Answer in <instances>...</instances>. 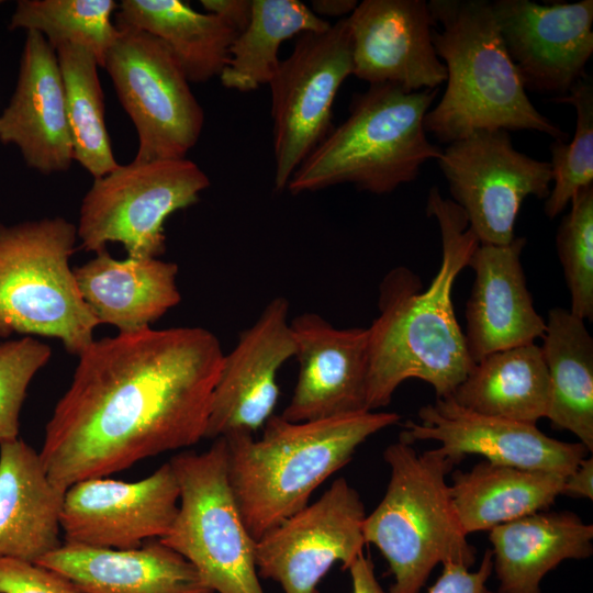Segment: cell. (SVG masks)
<instances>
[{"label":"cell","instance_id":"4dcf8cb0","mask_svg":"<svg viewBox=\"0 0 593 593\" xmlns=\"http://www.w3.org/2000/svg\"><path fill=\"white\" fill-rule=\"evenodd\" d=\"M65 91L74 160L94 179L119 167L104 120L99 61L88 48L70 43L55 48Z\"/></svg>","mask_w":593,"mask_h":593},{"label":"cell","instance_id":"8d00e7d4","mask_svg":"<svg viewBox=\"0 0 593 593\" xmlns=\"http://www.w3.org/2000/svg\"><path fill=\"white\" fill-rule=\"evenodd\" d=\"M493 570L492 551L484 552L475 571L455 562L443 564L441 574L427 593H495L488 589L486 582Z\"/></svg>","mask_w":593,"mask_h":593},{"label":"cell","instance_id":"2e32d148","mask_svg":"<svg viewBox=\"0 0 593 593\" xmlns=\"http://www.w3.org/2000/svg\"><path fill=\"white\" fill-rule=\"evenodd\" d=\"M418 421H407L400 440H434L458 462L467 455L528 470L569 475L589 450L581 443L557 440L536 424L473 412L450 396L419 409Z\"/></svg>","mask_w":593,"mask_h":593},{"label":"cell","instance_id":"ac0fdd59","mask_svg":"<svg viewBox=\"0 0 593 593\" xmlns=\"http://www.w3.org/2000/svg\"><path fill=\"white\" fill-rule=\"evenodd\" d=\"M353 76L406 91L438 89L447 74L433 43L435 20L424 0H363L347 18Z\"/></svg>","mask_w":593,"mask_h":593},{"label":"cell","instance_id":"83f0119b","mask_svg":"<svg viewBox=\"0 0 593 593\" xmlns=\"http://www.w3.org/2000/svg\"><path fill=\"white\" fill-rule=\"evenodd\" d=\"M549 395L540 346L529 343L474 362L450 398L480 414L536 424L547 415Z\"/></svg>","mask_w":593,"mask_h":593},{"label":"cell","instance_id":"30bf717a","mask_svg":"<svg viewBox=\"0 0 593 593\" xmlns=\"http://www.w3.org/2000/svg\"><path fill=\"white\" fill-rule=\"evenodd\" d=\"M116 29L102 67L137 132L134 161L186 158L204 123L189 80L160 40L137 29Z\"/></svg>","mask_w":593,"mask_h":593},{"label":"cell","instance_id":"cb8c5ba5","mask_svg":"<svg viewBox=\"0 0 593 593\" xmlns=\"http://www.w3.org/2000/svg\"><path fill=\"white\" fill-rule=\"evenodd\" d=\"M74 273L98 323L119 333L150 327L181 300L178 266L158 258L116 259L104 248L74 268Z\"/></svg>","mask_w":593,"mask_h":593},{"label":"cell","instance_id":"d590c367","mask_svg":"<svg viewBox=\"0 0 593 593\" xmlns=\"http://www.w3.org/2000/svg\"><path fill=\"white\" fill-rule=\"evenodd\" d=\"M0 593H81L65 575L14 558H0Z\"/></svg>","mask_w":593,"mask_h":593},{"label":"cell","instance_id":"d6a6232c","mask_svg":"<svg viewBox=\"0 0 593 593\" xmlns=\"http://www.w3.org/2000/svg\"><path fill=\"white\" fill-rule=\"evenodd\" d=\"M575 109V131L569 143L553 141L550 145L551 177L553 183L545 201L549 219L559 215L575 193L593 184V82L586 75L561 97L550 99Z\"/></svg>","mask_w":593,"mask_h":593},{"label":"cell","instance_id":"44dd1931","mask_svg":"<svg viewBox=\"0 0 593 593\" xmlns=\"http://www.w3.org/2000/svg\"><path fill=\"white\" fill-rule=\"evenodd\" d=\"M526 245L515 237L506 245L479 244L468 267L474 271L467 302L465 333L473 362L507 348L535 343L546 322L534 307L521 262Z\"/></svg>","mask_w":593,"mask_h":593},{"label":"cell","instance_id":"603a6c76","mask_svg":"<svg viewBox=\"0 0 593 593\" xmlns=\"http://www.w3.org/2000/svg\"><path fill=\"white\" fill-rule=\"evenodd\" d=\"M66 489L23 439L0 443V558L37 563L61 546Z\"/></svg>","mask_w":593,"mask_h":593},{"label":"cell","instance_id":"4fadbf2b","mask_svg":"<svg viewBox=\"0 0 593 593\" xmlns=\"http://www.w3.org/2000/svg\"><path fill=\"white\" fill-rule=\"evenodd\" d=\"M366 511L358 491L336 479L312 504L256 540L259 578L283 593H320L318 583L337 563L348 570L363 555Z\"/></svg>","mask_w":593,"mask_h":593},{"label":"cell","instance_id":"836d02e7","mask_svg":"<svg viewBox=\"0 0 593 593\" xmlns=\"http://www.w3.org/2000/svg\"><path fill=\"white\" fill-rule=\"evenodd\" d=\"M562 219L556 244L570 293V312L593 320V184L579 190Z\"/></svg>","mask_w":593,"mask_h":593},{"label":"cell","instance_id":"484cf974","mask_svg":"<svg viewBox=\"0 0 593 593\" xmlns=\"http://www.w3.org/2000/svg\"><path fill=\"white\" fill-rule=\"evenodd\" d=\"M115 26L137 29L160 40L191 83L220 77L238 31L223 18L201 13L179 0H122Z\"/></svg>","mask_w":593,"mask_h":593},{"label":"cell","instance_id":"b9f144b4","mask_svg":"<svg viewBox=\"0 0 593 593\" xmlns=\"http://www.w3.org/2000/svg\"><path fill=\"white\" fill-rule=\"evenodd\" d=\"M2 3V1H0V4Z\"/></svg>","mask_w":593,"mask_h":593},{"label":"cell","instance_id":"e575fe53","mask_svg":"<svg viewBox=\"0 0 593 593\" xmlns=\"http://www.w3.org/2000/svg\"><path fill=\"white\" fill-rule=\"evenodd\" d=\"M51 356V347L33 336L0 344V443L19 438L27 388Z\"/></svg>","mask_w":593,"mask_h":593},{"label":"cell","instance_id":"ba28073f","mask_svg":"<svg viewBox=\"0 0 593 593\" xmlns=\"http://www.w3.org/2000/svg\"><path fill=\"white\" fill-rule=\"evenodd\" d=\"M169 463L179 505L159 540L198 570L214 593H265L256 567V540L246 528L228 478L224 437L202 452L186 450Z\"/></svg>","mask_w":593,"mask_h":593},{"label":"cell","instance_id":"3957f363","mask_svg":"<svg viewBox=\"0 0 593 593\" xmlns=\"http://www.w3.org/2000/svg\"><path fill=\"white\" fill-rule=\"evenodd\" d=\"M399 419L376 411L309 422L272 415L258 439L245 432L224 436L230 484L251 537L258 540L305 507L365 440Z\"/></svg>","mask_w":593,"mask_h":593},{"label":"cell","instance_id":"e0dca14e","mask_svg":"<svg viewBox=\"0 0 593 593\" xmlns=\"http://www.w3.org/2000/svg\"><path fill=\"white\" fill-rule=\"evenodd\" d=\"M289 307L284 296L273 298L240 333L235 347L223 355L205 438L254 434L273 415L279 398L277 374L295 353Z\"/></svg>","mask_w":593,"mask_h":593},{"label":"cell","instance_id":"60d3db41","mask_svg":"<svg viewBox=\"0 0 593 593\" xmlns=\"http://www.w3.org/2000/svg\"><path fill=\"white\" fill-rule=\"evenodd\" d=\"M356 0H313L311 10L315 15L332 18H348L356 9Z\"/></svg>","mask_w":593,"mask_h":593},{"label":"cell","instance_id":"f546056e","mask_svg":"<svg viewBox=\"0 0 593 593\" xmlns=\"http://www.w3.org/2000/svg\"><path fill=\"white\" fill-rule=\"evenodd\" d=\"M251 15L236 36L230 60L220 76L231 90L250 92L268 85L283 42L305 32H323L331 23L299 0H251Z\"/></svg>","mask_w":593,"mask_h":593},{"label":"cell","instance_id":"5bb4252c","mask_svg":"<svg viewBox=\"0 0 593 593\" xmlns=\"http://www.w3.org/2000/svg\"><path fill=\"white\" fill-rule=\"evenodd\" d=\"M178 505L179 486L169 461L137 481L86 479L66 490L61 533L65 542L109 549L138 548L166 536Z\"/></svg>","mask_w":593,"mask_h":593},{"label":"cell","instance_id":"d4e9b609","mask_svg":"<svg viewBox=\"0 0 593 593\" xmlns=\"http://www.w3.org/2000/svg\"><path fill=\"white\" fill-rule=\"evenodd\" d=\"M489 532L499 593H541L549 571L593 551V526L572 512H538Z\"/></svg>","mask_w":593,"mask_h":593},{"label":"cell","instance_id":"8992f818","mask_svg":"<svg viewBox=\"0 0 593 593\" xmlns=\"http://www.w3.org/2000/svg\"><path fill=\"white\" fill-rule=\"evenodd\" d=\"M390 479L377 507L366 515L365 542L376 546L394 578L388 593H418L438 563L470 568L472 547L456 513L446 477L458 463L439 448L418 454L411 444L389 445Z\"/></svg>","mask_w":593,"mask_h":593},{"label":"cell","instance_id":"7c38bea8","mask_svg":"<svg viewBox=\"0 0 593 593\" xmlns=\"http://www.w3.org/2000/svg\"><path fill=\"white\" fill-rule=\"evenodd\" d=\"M436 161L480 244L511 243L524 200H546L550 192L549 161L516 150L504 130L477 131L449 143Z\"/></svg>","mask_w":593,"mask_h":593},{"label":"cell","instance_id":"277c9868","mask_svg":"<svg viewBox=\"0 0 593 593\" xmlns=\"http://www.w3.org/2000/svg\"><path fill=\"white\" fill-rule=\"evenodd\" d=\"M439 24L433 43L446 68V89L424 119L425 131L449 144L477 131H535L567 141L568 134L532 103L485 0H430Z\"/></svg>","mask_w":593,"mask_h":593},{"label":"cell","instance_id":"52a82bcc","mask_svg":"<svg viewBox=\"0 0 593 593\" xmlns=\"http://www.w3.org/2000/svg\"><path fill=\"white\" fill-rule=\"evenodd\" d=\"M77 226L61 217L0 223V337L59 339L79 356L99 325L83 301L69 260Z\"/></svg>","mask_w":593,"mask_h":593},{"label":"cell","instance_id":"f1b7e54d","mask_svg":"<svg viewBox=\"0 0 593 593\" xmlns=\"http://www.w3.org/2000/svg\"><path fill=\"white\" fill-rule=\"evenodd\" d=\"M540 346L549 377L546 417L593 450V338L569 310L549 311Z\"/></svg>","mask_w":593,"mask_h":593},{"label":"cell","instance_id":"74e56055","mask_svg":"<svg viewBox=\"0 0 593 593\" xmlns=\"http://www.w3.org/2000/svg\"><path fill=\"white\" fill-rule=\"evenodd\" d=\"M209 13L216 14L231 23L240 33L251 15V0H201Z\"/></svg>","mask_w":593,"mask_h":593},{"label":"cell","instance_id":"7402d4cb","mask_svg":"<svg viewBox=\"0 0 593 593\" xmlns=\"http://www.w3.org/2000/svg\"><path fill=\"white\" fill-rule=\"evenodd\" d=\"M37 563L68 578L81 593H214L191 562L159 539L133 549L64 541Z\"/></svg>","mask_w":593,"mask_h":593},{"label":"cell","instance_id":"1f68e13d","mask_svg":"<svg viewBox=\"0 0 593 593\" xmlns=\"http://www.w3.org/2000/svg\"><path fill=\"white\" fill-rule=\"evenodd\" d=\"M116 9L113 0H20L9 30L40 32L54 48L64 43L81 45L102 67L118 35L111 19Z\"/></svg>","mask_w":593,"mask_h":593},{"label":"cell","instance_id":"ab89813d","mask_svg":"<svg viewBox=\"0 0 593 593\" xmlns=\"http://www.w3.org/2000/svg\"><path fill=\"white\" fill-rule=\"evenodd\" d=\"M348 570L351 578L353 593H388L380 585L369 557L359 556Z\"/></svg>","mask_w":593,"mask_h":593},{"label":"cell","instance_id":"9a60e30c","mask_svg":"<svg viewBox=\"0 0 593 593\" xmlns=\"http://www.w3.org/2000/svg\"><path fill=\"white\" fill-rule=\"evenodd\" d=\"M491 9L524 87L556 97L584 76L593 54V0H495Z\"/></svg>","mask_w":593,"mask_h":593},{"label":"cell","instance_id":"ffe728a7","mask_svg":"<svg viewBox=\"0 0 593 593\" xmlns=\"http://www.w3.org/2000/svg\"><path fill=\"white\" fill-rule=\"evenodd\" d=\"M0 142L16 146L44 175L67 171L74 160L56 52L40 32L26 31L18 82L0 114Z\"/></svg>","mask_w":593,"mask_h":593},{"label":"cell","instance_id":"7a4b0ae2","mask_svg":"<svg viewBox=\"0 0 593 593\" xmlns=\"http://www.w3.org/2000/svg\"><path fill=\"white\" fill-rule=\"evenodd\" d=\"M426 212L439 227L440 266L426 289L405 267L383 278L379 315L368 327V411L389 405L411 378L430 384L437 398L450 396L474 365L455 314L452 288L480 242L461 208L436 187L428 191Z\"/></svg>","mask_w":593,"mask_h":593},{"label":"cell","instance_id":"d6986e66","mask_svg":"<svg viewBox=\"0 0 593 593\" xmlns=\"http://www.w3.org/2000/svg\"><path fill=\"white\" fill-rule=\"evenodd\" d=\"M290 327L300 370L281 416L309 422L367 412L368 328H337L310 312Z\"/></svg>","mask_w":593,"mask_h":593},{"label":"cell","instance_id":"6da1fadb","mask_svg":"<svg viewBox=\"0 0 593 593\" xmlns=\"http://www.w3.org/2000/svg\"><path fill=\"white\" fill-rule=\"evenodd\" d=\"M223 355L199 326L94 339L46 424L38 454L48 477L67 490L198 444Z\"/></svg>","mask_w":593,"mask_h":593},{"label":"cell","instance_id":"5b68a950","mask_svg":"<svg viewBox=\"0 0 593 593\" xmlns=\"http://www.w3.org/2000/svg\"><path fill=\"white\" fill-rule=\"evenodd\" d=\"M437 96L438 89L410 92L387 83L355 93L347 119L302 161L286 189L300 194L351 183L385 194L414 181L426 161L441 155L424 126Z\"/></svg>","mask_w":593,"mask_h":593},{"label":"cell","instance_id":"9c48e42d","mask_svg":"<svg viewBox=\"0 0 593 593\" xmlns=\"http://www.w3.org/2000/svg\"><path fill=\"white\" fill-rule=\"evenodd\" d=\"M209 186L205 172L187 158L119 165L94 179L82 199L80 248L96 254L121 243L127 257L158 258L166 250V219L198 202Z\"/></svg>","mask_w":593,"mask_h":593},{"label":"cell","instance_id":"f35d334b","mask_svg":"<svg viewBox=\"0 0 593 593\" xmlns=\"http://www.w3.org/2000/svg\"><path fill=\"white\" fill-rule=\"evenodd\" d=\"M562 494L593 500V458L584 457L566 477Z\"/></svg>","mask_w":593,"mask_h":593},{"label":"cell","instance_id":"8fae6325","mask_svg":"<svg viewBox=\"0 0 593 593\" xmlns=\"http://www.w3.org/2000/svg\"><path fill=\"white\" fill-rule=\"evenodd\" d=\"M353 75L347 18L323 32L296 36L268 83L273 122L275 187L282 191L302 164L332 131L336 94Z\"/></svg>","mask_w":593,"mask_h":593},{"label":"cell","instance_id":"4316f807","mask_svg":"<svg viewBox=\"0 0 593 593\" xmlns=\"http://www.w3.org/2000/svg\"><path fill=\"white\" fill-rule=\"evenodd\" d=\"M564 475L484 460L452 473V503L467 535L548 508L562 494Z\"/></svg>","mask_w":593,"mask_h":593}]
</instances>
